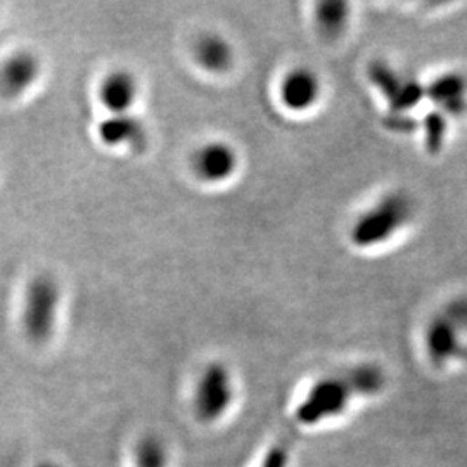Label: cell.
<instances>
[{
    "label": "cell",
    "mask_w": 467,
    "mask_h": 467,
    "mask_svg": "<svg viewBox=\"0 0 467 467\" xmlns=\"http://www.w3.org/2000/svg\"><path fill=\"white\" fill-rule=\"evenodd\" d=\"M353 395L357 393L353 391L347 376L322 378L300 401L295 418L301 426H317L326 420L339 418L348 409Z\"/></svg>",
    "instance_id": "7a4b0ae2"
},
{
    "label": "cell",
    "mask_w": 467,
    "mask_h": 467,
    "mask_svg": "<svg viewBox=\"0 0 467 467\" xmlns=\"http://www.w3.org/2000/svg\"><path fill=\"white\" fill-rule=\"evenodd\" d=\"M422 130H424V146L431 154H438L445 146L447 139V115L441 111H431L428 113L424 121H422Z\"/></svg>",
    "instance_id": "ac0fdd59"
},
{
    "label": "cell",
    "mask_w": 467,
    "mask_h": 467,
    "mask_svg": "<svg viewBox=\"0 0 467 467\" xmlns=\"http://www.w3.org/2000/svg\"><path fill=\"white\" fill-rule=\"evenodd\" d=\"M258 467H289V453L281 445H275L264 455Z\"/></svg>",
    "instance_id": "ffe728a7"
},
{
    "label": "cell",
    "mask_w": 467,
    "mask_h": 467,
    "mask_svg": "<svg viewBox=\"0 0 467 467\" xmlns=\"http://www.w3.org/2000/svg\"><path fill=\"white\" fill-rule=\"evenodd\" d=\"M237 168V154L225 142H210L194 156V171L206 182H223Z\"/></svg>",
    "instance_id": "5b68a950"
},
{
    "label": "cell",
    "mask_w": 467,
    "mask_h": 467,
    "mask_svg": "<svg viewBox=\"0 0 467 467\" xmlns=\"http://www.w3.org/2000/svg\"><path fill=\"white\" fill-rule=\"evenodd\" d=\"M412 202L393 192L374 204L351 227V243L358 248H374L391 239L410 220Z\"/></svg>",
    "instance_id": "6da1fadb"
},
{
    "label": "cell",
    "mask_w": 467,
    "mask_h": 467,
    "mask_svg": "<svg viewBox=\"0 0 467 467\" xmlns=\"http://www.w3.org/2000/svg\"><path fill=\"white\" fill-rule=\"evenodd\" d=\"M447 317L461 329L467 327V300H457L447 308Z\"/></svg>",
    "instance_id": "44dd1931"
},
{
    "label": "cell",
    "mask_w": 467,
    "mask_h": 467,
    "mask_svg": "<svg viewBox=\"0 0 467 467\" xmlns=\"http://www.w3.org/2000/svg\"><path fill=\"white\" fill-rule=\"evenodd\" d=\"M137 82L127 71L111 73L99 88V99L113 115L129 113L137 100Z\"/></svg>",
    "instance_id": "8fae6325"
},
{
    "label": "cell",
    "mask_w": 467,
    "mask_h": 467,
    "mask_svg": "<svg viewBox=\"0 0 467 467\" xmlns=\"http://www.w3.org/2000/svg\"><path fill=\"white\" fill-rule=\"evenodd\" d=\"M467 80L461 73H445L426 87V98L440 106L443 115L462 117L467 111Z\"/></svg>",
    "instance_id": "52a82bcc"
},
{
    "label": "cell",
    "mask_w": 467,
    "mask_h": 467,
    "mask_svg": "<svg viewBox=\"0 0 467 467\" xmlns=\"http://www.w3.org/2000/svg\"><path fill=\"white\" fill-rule=\"evenodd\" d=\"M351 388L357 395H376L383 389L384 376L381 368L372 364H362L358 368H351L347 374Z\"/></svg>",
    "instance_id": "9a60e30c"
},
{
    "label": "cell",
    "mask_w": 467,
    "mask_h": 467,
    "mask_svg": "<svg viewBox=\"0 0 467 467\" xmlns=\"http://www.w3.org/2000/svg\"><path fill=\"white\" fill-rule=\"evenodd\" d=\"M233 403L234 383L229 368L220 362L210 364L196 384L194 416L202 424H215L231 410Z\"/></svg>",
    "instance_id": "3957f363"
},
{
    "label": "cell",
    "mask_w": 467,
    "mask_h": 467,
    "mask_svg": "<svg viewBox=\"0 0 467 467\" xmlns=\"http://www.w3.org/2000/svg\"><path fill=\"white\" fill-rule=\"evenodd\" d=\"M196 59L204 69L212 73H222L233 65V47L220 35H204L196 46Z\"/></svg>",
    "instance_id": "7c38bea8"
},
{
    "label": "cell",
    "mask_w": 467,
    "mask_h": 467,
    "mask_svg": "<svg viewBox=\"0 0 467 467\" xmlns=\"http://www.w3.org/2000/svg\"><path fill=\"white\" fill-rule=\"evenodd\" d=\"M40 75V63L30 52H17L0 69V88L7 96L26 92Z\"/></svg>",
    "instance_id": "9c48e42d"
},
{
    "label": "cell",
    "mask_w": 467,
    "mask_h": 467,
    "mask_svg": "<svg viewBox=\"0 0 467 467\" xmlns=\"http://www.w3.org/2000/svg\"><path fill=\"white\" fill-rule=\"evenodd\" d=\"M100 140L108 146H132L140 148L146 144V127L130 113L106 118L99 125Z\"/></svg>",
    "instance_id": "30bf717a"
},
{
    "label": "cell",
    "mask_w": 467,
    "mask_h": 467,
    "mask_svg": "<svg viewBox=\"0 0 467 467\" xmlns=\"http://www.w3.org/2000/svg\"><path fill=\"white\" fill-rule=\"evenodd\" d=\"M348 16H350V5L347 2H337V0L320 2L316 13L318 28L327 36L341 34L348 23Z\"/></svg>",
    "instance_id": "4fadbf2b"
},
{
    "label": "cell",
    "mask_w": 467,
    "mask_h": 467,
    "mask_svg": "<svg viewBox=\"0 0 467 467\" xmlns=\"http://www.w3.org/2000/svg\"><path fill=\"white\" fill-rule=\"evenodd\" d=\"M422 99H426V87L420 84L419 80H416V78L403 80L400 90L397 92V96L389 102V109H391V113L407 115L409 111L418 108Z\"/></svg>",
    "instance_id": "e0dca14e"
},
{
    "label": "cell",
    "mask_w": 467,
    "mask_h": 467,
    "mask_svg": "<svg viewBox=\"0 0 467 467\" xmlns=\"http://www.w3.org/2000/svg\"><path fill=\"white\" fill-rule=\"evenodd\" d=\"M368 73L372 85L383 94L388 102H391L393 98L397 96V92L400 90L401 84H403L399 73L383 61H374L368 67Z\"/></svg>",
    "instance_id": "2e32d148"
},
{
    "label": "cell",
    "mask_w": 467,
    "mask_h": 467,
    "mask_svg": "<svg viewBox=\"0 0 467 467\" xmlns=\"http://www.w3.org/2000/svg\"><path fill=\"white\" fill-rule=\"evenodd\" d=\"M59 300L61 289L52 277L42 275L30 284L25 300L23 326L26 336L35 343L47 341L54 333Z\"/></svg>",
    "instance_id": "277c9868"
},
{
    "label": "cell",
    "mask_w": 467,
    "mask_h": 467,
    "mask_svg": "<svg viewBox=\"0 0 467 467\" xmlns=\"http://www.w3.org/2000/svg\"><path fill=\"white\" fill-rule=\"evenodd\" d=\"M132 467H168L165 443L156 436H144L137 441Z\"/></svg>",
    "instance_id": "5bb4252c"
},
{
    "label": "cell",
    "mask_w": 467,
    "mask_h": 467,
    "mask_svg": "<svg viewBox=\"0 0 467 467\" xmlns=\"http://www.w3.org/2000/svg\"><path fill=\"white\" fill-rule=\"evenodd\" d=\"M384 127L389 129L391 132H397V134H410V132H416L419 129L418 121L414 118L399 115V113H391L389 117L386 118Z\"/></svg>",
    "instance_id": "d6986e66"
},
{
    "label": "cell",
    "mask_w": 467,
    "mask_h": 467,
    "mask_svg": "<svg viewBox=\"0 0 467 467\" xmlns=\"http://www.w3.org/2000/svg\"><path fill=\"white\" fill-rule=\"evenodd\" d=\"M320 96V80L308 67H296L284 77L281 100L291 111L310 109Z\"/></svg>",
    "instance_id": "8992f818"
},
{
    "label": "cell",
    "mask_w": 467,
    "mask_h": 467,
    "mask_svg": "<svg viewBox=\"0 0 467 467\" xmlns=\"http://www.w3.org/2000/svg\"><path fill=\"white\" fill-rule=\"evenodd\" d=\"M35 467H61L59 464H56V462H49V461H46V462H40L38 466Z\"/></svg>",
    "instance_id": "7402d4cb"
},
{
    "label": "cell",
    "mask_w": 467,
    "mask_h": 467,
    "mask_svg": "<svg viewBox=\"0 0 467 467\" xmlns=\"http://www.w3.org/2000/svg\"><path fill=\"white\" fill-rule=\"evenodd\" d=\"M426 350L436 366L451 362L461 353L459 327L447 316L434 317L426 331Z\"/></svg>",
    "instance_id": "ba28073f"
}]
</instances>
